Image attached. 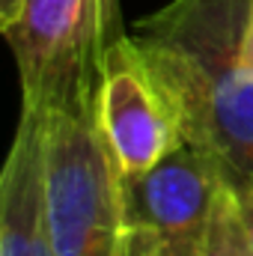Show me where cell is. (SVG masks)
I'll return each instance as SVG.
<instances>
[{
	"instance_id": "obj_9",
	"label": "cell",
	"mask_w": 253,
	"mask_h": 256,
	"mask_svg": "<svg viewBox=\"0 0 253 256\" xmlns=\"http://www.w3.org/2000/svg\"><path fill=\"white\" fill-rule=\"evenodd\" d=\"M21 6H24V0H0V36L9 33V27L15 24Z\"/></svg>"
},
{
	"instance_id": "obj_3",
	"label": "cell",
	"mask_w": 253,
	"mask_h": 256,
	"mask_svg": "<svg viewBox=\"0 0 253 256\" xmlns=\"http://www.w3.org/2000/svg\"><path fill=\"white\" fill-rule=\"evenodd\" d=\"M45 149V218L51 256H120V170L96 114H39Z\"/></svg>"
},
{
	"instance_id": "obj_8",
	"label": "cell",
	"mask_w": 253,
	"mask_h": 256,
	"mask_svg": "<svg viewBox=\"0 0 253 256\" xmlns=\"http://www.w3.org/2000/svg\"><path fill=\"white\" fill-rule=\"evenodd\" d=\"M236 196V208H238V218H242V226H244V238L253 250V185L244 188H230Z\"/></svg>"
},
{
	"instance_id": "obj_2",
	"label": "cell",
	"mask_w": 253,
	"mask_h": 256,
	"mask_svg": "<svg viewBox=\"0 0 253 256\" xmlns=\"http://www.w3.org/2000/svg\"><path fill=\"white\" fill-rule=\"evenodd\" d=\"M126 33L120 0H24L6 33L21 108L96 114L108 54Z\"/></svg>"
},
{
	"instance_id": "obj_1",
	"label": "cell",
	"mask_w": 253,
	"mask_h": 256,
	"mask_svg": "<svg viewBox=\"0 0 253 256\" xmlns=\"http://www.w3.org/2000/svg\"><path fill=\"white\" fill-rule=\"evenodd\" d=\"M253 0H170L131 39L170 92L182 134L214 155L230 188L253 185Z\"/></svg>"
},
{
	"instance_id": "obj_6",
	"label": "cell",
	"mask_w": 253,
	"mask_h": 256,
	"mask_svg": "<svg viewBox=\"0 0 253 256\" xmlns=\"http://www.w3.org/2000/svg\"><path fill=\"white\" fill-rule=\"evenodd\" d=\"M0 256H51L42 116L27 108L0 167Z\"/></svg>"
},
{
	"instance_id": "obj_10",
	"label": "cell",
	"mask_w": 253,
	"mask_h": 256,
	"mask_svg": "<svg viewBox=\"0 0 253 256\" xmlns=\"http://www.w3.org/2000/svg\"><path fill=\"white\" fill-rule=\"evenodd\" d=\"M248 66L253 72V18H250V33H248Z\"/></svg>"
},
{
	"instance_id": "obj_4",
	"label": "cell",
	"mask_w": 253,
	"mask_h": 256,
	"mask_svg": "<svg viewBox=\"0 0 253 256\" xmlns=\"http://www.w3.org/2000/svg\"><path fill=\"white\" fill-rule=\"evenodd\" d=\"M224 188L226 179L214 155L182 140L152 170L120 173L122 226L140 232L155 256H200Z\"/></svg>"
},
{
	"instance_id": "obj_7",
	"label": "cell",
	"mask_w": 253,
	"mask_h": 256,
	"mask_svg": "<svg viewBox=\"0 0 253 256\" xmlns=\"http://www.w3.org/2000/svg\"><path fill=\"white\" fill-rule=\"evenodd\" d=\"M120 256H155V254H152V248L146 244V238L140 232L126 230L122 254ZM200 256H253L250 244L244 238V226H242L238 208H236V196H232L230 188H224L220 196H218V206H214V214H212V224H208V232H206V244H202Z\"/></svg>"
},
{
	"instance_id": "obj_5",
	"label": "cell",
	"mask_w": 253,
	"mask_h": 256,
	"mask_svg": "<svg viewBox=\"0 0 253 256\" xmlns=\"http://www.w3.org/2000/svg\"><path fill=\"white\" fill-rule=\"evenodd\" d=\"M96 122L122 176L152 170L185 140L170 92L149 68L131 33L108 54L96 98Z\"/></svg>"
}]
</instances>
